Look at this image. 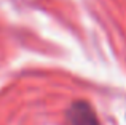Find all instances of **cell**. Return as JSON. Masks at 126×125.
Listing matches in <instances>:
<instances>
[{
  "instance_id": "1",
  "label": "cell",
  "mask_w": 126,
  "mask_h": 125,
  "mask_svg": "<svg viewBox=\"0 0 126 125\" xmlns=\"http://www.w3.org/2000/svg\"><path fill=\"white\" fill-rule=\"evenodd\" d=\"M70 125H99L93 107L86 101H75L69 109Z\"/></svg>"
}]
</instances>
